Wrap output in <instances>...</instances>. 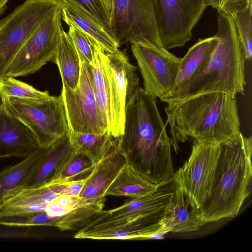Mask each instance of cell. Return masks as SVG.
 <instances>
[{"label": "cell", "instance_id": "13", "mask_svg": "<svg viewBox=\"0 0 252 252\" xmlns=\"http://www.w3.org/2000/svg\"><path fill=\"white\" fill-rule=\"evenodd\" d=\"M63 103L69 135L84 133H105L102 127L88 64L81 63L79 82L74 90L62 84Z\"/></svg>", "mask_w": 252, "mask_h": 252}, {"label": "cell", "instance_id": "17", "mask_svg": "<svg viewBox=\"0 0 252 252\" xmlns=\"http://www.w3.org/2000/svg\"><path fill=\"white\" fill-rule=\"evenodd\" d=\"M218 42L213 36L199 39L181 58L179 70L173 87L167 96L160 99L167 103L184 89L207 66Z\"/></svg>", "mask_w": 252, "mask_h": 252}, {"label": "cell", "instance_id": "33", "mask_svg": "<svg viewBox=\"0 0 252 252\" xmlns=\"http://www.w3.org/2000/svg\"><path fill=\"white\" fill-rule=\"evenodd\" d=\"M86 199L79 196L60 195L46 205L45 211L51 217L62 216L74 210Z\"/></svg>", "mask_w": 252, "mask_h": 252}, {"label": "cell", "instance_id": "27", "mask_svg": "<svg viewBox=\"0 0 252 252\" xmlns=\"http://www.w3.org/2000/svg\"><path fill=\"white\" fill-rule=\"evenodd\" d=\"M69 138L76 151L87 156L94 164L101 158L115 139L106 133H79L69 135Z\"/></svg>", "mask_w": 252, "mask_h": 252}, {"label": "cell", "instance_id": "38", "mask_svg": "<svg viewBox=\"0 0 252 252\" xmlns=\"http://www.w3.org/2000/svg\"><path fill=\"white\" fill-rule=\"evenodd\" d=\"M105 7L110 11L111 8V0H101Z\"/></svg>", "mask_w": 252, "mask_h": 252}, {"label": "cell", "instance_id": "34", "mask_svg": "<svg viewBox=\"0 0 252 252\" xmlns=\"http://www.w3.org/2000/svg\"><path fill=\"white\" fill-rule=\"evenodd\" d=\"M94 15L102 24L106 31L110 34V11L101 0H73Z\"/></svg>", "mask_w": 252, "mask_h": 252}, {"label": "cell", "instance_id": "25", "mask_svg": "<svg viewBox=\"0 0 252 252\" xmlns=\"http://www.w3.org/2000/svg\"><path fill=\"white\" fill-rule=\"evenodd\" d=\"M160 186L149 180L127 162L109 185L105 196L135 198L155 191Z\"/></svg>", "mask_w": 252, "mask_h": 252}, {"label": "cell", "instance_id": "30", "mask_svg": "<svg viewBox=\"0 0 252 252\" xmlns=\"http://www.w3.org/2000/svg\"><path fill=\"white\" fill-rule=\"evenodd\" d=\"M95 165L87 156L76 151L60 175L46 184L78 180V177L81 176L86 177Z\"/></svg>", "mask_w": 252, "mask_h": 252}, {"label": "cell", "instance_id": "31", "mask_svg": "<svg viewBox=\"0 0 252 252\" xmlns=\"http://www.w3.org/2000/svg\"><path fill=\"white\" fill-rule=\"evenodd\" d=\"M68 26L67 33L77 50L81 63L89 64L94 58L96 49L100 46L93 38L77 27L73 25Z\"/></svg>", "mask_w": 252, "mask_h": 252}, {"label": "cell", "instance_id": "3", "mask_svg": "<svg viewBox=\"0 0 252 252\" xmlns=\"http://www.w3.org/2000/svg\"><path fill=\"white\" fill-rule=\"evenodd\" d=\"M211 195L199 211L204 224L237 216L251 192L252 136L221 145Z\"/></svg>", "mask_w": 252, "mask_h": 252}, {"label": "cell", "instance_id": "21", "mask_svg": "<svg viewBox=\"0 0 252 252\" xmlns=\"http://www.w3.org/2000/svg\"><path fill=\"white\" fill-rule=\"evenodd\" d=\"M159 223L166 227L170 232L175 233L195 231L205 224L199 212L191 206L176 182L173 194Z\"/></svg>", "mask_w": 252, "mask_h": 252}, {"label": "cell", "instance_id": "22", "mask_svg": "<svg viewBox=\"0 0 252 252\" xmlns=\"http://www.w3.org/2000/svg\"><path fill=\"white\" fill-rule=\"evenodd\" d=\"M160 218L149 216L115 226L82 227L73 235V237L96 240H145L157 225Z\"/></svg>", "mask_w": 252, "mask_h": 252}, {"label": "cell", "instance_id": "9", "mask_svg": "<svg viewBox=\"0 0 252 252\" xmlns=\"http://www.w3.org/2000/svg\"><path fill=\"white\" fill-rule=\"evenodd\" d=\"M159 37L167 50L184 46L208 6L206 0H153Z\"/></svg>", "mask_w": 252, "mask_h": 252}, {"label": "cell", "instance_id": "1", "mask_svg": "<svg viewBox=\"0 0 252 252\" xmlns=\"http://www.w3.org/2000/svg\"><path fill=\"white\" fill-rule=\"evenodd\" d=\"M118 146L127 162L153 183L173 179L172 145L156 104V98L140 87L126 104Z\"/></svg>", "mask_w": 252, "mask_h": 252}, {"label": "cell", "instance_id": "20", "mask_svg": "<svg viewBox=\"0 0 252 252\" xmlns=\"http://www.w3.org/2000/svg\"><path fill=\"white\" fill-rule=\"evenodd\" d=\"M62 19L73 25L93 38L105 52L118 49V44L100 21L91 12L73 0H60Z\"/></svg>", "mask_w": 252, "mask_h": 252}, {"label": "cell", "instance_id": "16", "mask_svg": "<svg viewBox=\"0 0 252 252\" xmlns=\"http://www.w3.org/2000/svg\"><path fill=\"white\" fill-rule=\"evenodd\" d=\"M31 130L0 104V159L26 158L38 147Z\"/></svg>", "mask_w": 252, "mask_h": 252}, {"label": "cell", "instance_id": "32", "mask_svg": "<svg viewBox=\"0 0 252 252\" xmlns=\"http://www.w3.org/2000/svg\"><path fill=\"white\" fill-rule=\"evenodd\" d=\"M0 225L10 227L53 226V218L44 211L25 215L0 217Z\"/></svg>", "mask_w": 252, "mask_h": 252}, {"label": "cell", "instance_id": "19", "mask_svg": "<svg viewBox=\"0 0 252 252\" xmlns=\"http://www.w3.org/2000/svg\"><path fill=\"white\" fill-rule=\"evenodd\" d=\"M76 152L68 132L49 147L46 154L23 186L35 188L53 181Z\"/></svg>", "mask_w": 252, "mask_h": 252}, {"label": "cell", "instance_id": "28", "mask_svg": "<svg viewBox=\"0 0 252 252\" xmlns=\"http://www.w3.org/2000/svg\"><path fill=\"white\" fill-rule=\"evenodd\" d=\"M246 61L252 56V2L231 16Z\"/></svg>", "mask_w": 252, "mask_h": 252}, {"label": "cell", "instance_id": "5", "mask_svg": "<svg viewBox=\"0 0 252 252\" xmlns=\"http://www.w3.org/2000/svg\"><path fill=\"white\" fill-rule=\"evenodd\" d=\"M1 100L5 110L31 130L40 147L50 146L68 132L61 95L42 98L7 97Z\"/></svg>", "mask_w": 252, "mask_h": 252}, {"label": "cell", "instance_id": "6", "mask_svg": "<svg viewBox=\"0 0 252 252\" xmlns=\"http://www.w3.org/2000/svg\"><path fill=\"white\" fill-rule=\"evenodd\" d=\"M60 0H26L0 21V80L22 47L60 6Z\"/></svg>", "mask_w": 252, "mask_h": 252}, {"label": "cell", "instance_id": "2", "mask_svg": "<svg viewBox=\"0 0 252 252\" xmlns=\"http://www.w3.org/2000/svg\"><path fill=\"white\" fill-rule=\"evenodd\" d=\"M236 96L223 93L199 94L165 108L175 152L189 138L223 145L241 133Z\"/></svg>", "mask_w": 252, "mask_h": 252}, {"label": "cell", "instance_id": "14", "mask_svg": "<svg viewBox=\"0 0 252 252\" xmlns=\"http://www.w3.org/2000/svg\"><path fill=\"white\" fill-rule=\"evenodd\" d=\"M175 186L174 178L160 186L155 191L127 200L116 208L102 210L82 227L112 226L128 223L139 218L161 217L172 196Z\"/></svg>", "mask_w": 252, "mask_h": 252}, {"label": "cell", "instance_id": "10", "mask_svg": "<svg viewBox=\"0 0 252 252\" xmlns=\"http://www.w3.org/2000/svg\"><path fill=\"white\" fill-rule=\"evenodd\" d=\"M101 57L109 91L112 137L117 138L123 133L126 104L140 87L137 67L119 49L112 52L103 51Z\"/></svg>", "mask_w": 252, "mask_h": 252}, {"label": "cell", "instance_id": "12", "mask_svg": "<svg viewBox=\"0 0 252 252\" xmlns=\"http://www.w3.org/2000/svg\"><path fill=\"white\" fill-rule=\"evenodd\" d=\"M131 50L143 78L144 90L156 98L167 96L177 75L181 58L165 47L131 44Z\"/></svg>", "mask_w": 252, "mask_h": 252}, {"label": "cell", "instance_id": "11", "mask_svg": "<svg viewBox=\"0 0 252 252\" xmlns=\"http://www.w3.org/2000/svg\"><path fill=\"white\" fill-rule=\"evenodd\" d=\"M61 19L60 3L20 49L9 67L6 77L14 78L32 74L52 61L62 27Z\"/></svg>", "mask_w": 252, "mask_h": 252}, {"label": "cell", "instance_id": "35", "mask_svg": "<svg viewBox=\"0 0 252 252\" xmlns=\"http://www.w3.org/2000/svg\"><path fill=\"white\" fill-rule=\"evenodd\" d=\"M208 6L216 9L218 13L232 16L243 9L252 0H206Z\"/></svg>", "mask_w": 252, "mask_h": 252}, {"label": "cell", "instance_id": "15", "mask_svg": "<svg viewBox=\"0 0 252 252\" xmlns=\"http://www.w3.org/2000/svg\"><path fill=\"white\" fill-rule=\"evenodd\" d=\"M127 163L118 146V138L95 164L79 196L87 199L106 197L107 188Z\"/></svg>", "mask_w": 252, "mask_h": 252}, {"label": "cell", "instance_id": "36", "mask_svg": "<svg viewBox=\"0 0 252 252\" xmlns=\"http://www.w3.org/2000/svg\"><path fill=\"white\" fill-rule=\"evenodd\" d=\"M87 176L88 175L81 179L70 181L66 195L79 196L87 180Z\"/></svg>", "mask_w": 252, "mask_h": 252}, {"label": "cell", "instance_id": "23", "mask_svg": "<svg viewBox=\"0 0 252 252\" xmlns=\"http://www.w3.org/2000/svg\"><path fill=\"white\" fill-rule=\"evenodd\" d=\"M103 51L99 47L96 49L93 60L88 64V70L102 127L112 137L113 121L109 88L101 57Z\"/></svg>", "mask_w": 252, "mask_h": 252}, {"label": "cell", "instance_id": "7", "mask_svg": "<svg viewBox=\"0 0 252 252\" xmlns=\"http://www.w3.org/2000/svg\"><path fill=\"white\" fill-rule=\"evenodd\" d=\"M110 34L119 46L127 43L164 47L153 0H111Z\"/></svg>", "mask_w": 252, "mask_h": 252}, {"label": "cell", "instance_id": "18", "mask_svg": "<svg viewBox=\"0 0 252 252\" xmlns=\"http://www.w3.org/2000/svg\"><path fill=\"white\" fill-rule=\"evenodd\" d=\"M59 195L46 186L19 187L7 194L0 203V217L44 211L46 205Z\"/></svg>", "mask_w": 252, "mask_h": 252}, {"label": "cell", "instance_id": "24", "mask_svg": "<svg viewBox=\"0 0 252 252\" xmlns=\"http://www.w3.org/2000/svg\"><path fill=\"white\" fill-rule=\"evenodd\" d=\"M57 65L62 84L74 90L79 82L81 63L67 32L62 27L57 47L52 60Z\"/></svg>", "mask_w": 252, "mask_h": 252}, {"label": "cell", "instance_id": "4", "mask_svg": "<svg viewBox=\"0 0 252 252\" xmlns=\"http://www.w3.org/2000/svg\"><path fill=\"white\" fill-rule=\"evenodd\" d=\"M217 22L218 42L207 66L168 105L209 93L244 94L246 60L232 18L218 13Z\"/></svg>", "mask_w": 252, "mask_h": 252}, {"label": "cell", "instance_id": "8", "mask_svg": "<svg viewBox=\"0 0 252 252\" xmlns=\"http://www.w3.org/2000/svg\"><path fill=\"white\" fill-rule=\"evenodd\" d=\"M220 150V145L193 140L188 159L174 172L176 183L199 212L210 197Z\"/></svg>", "mask_w": 252, "mask_h": 252}, {"label": "cell", "instance_id": "37", "mask_svg": "<svg viewBox=\"0 0 252 252\" xmlns=\"http://www.w3.org/2000/svg\"><path fill=\"white\" fill-rule=\"evenodd\" d=\"M8 0H0V14L4 10Z\"/></svg>", "mask_w": 252, "mask_h": 252}, {"label": "cell", "instance_id": "26", "mask_svg": "<svg viewBox=\"0 0 252 252\" xmlns=\"http://www.w3.org/2000/svg\"><path fill=\"white\" fill-rule=\"evenodd\" d=\"M48 148L38 147L20 162L0 171V203L9 192L24 185L46 154Z\"/></svg>", "mask_w": 252, "mask_h": 252}, {"label": "cell", "instance_id": "29", "mask_svg": "<svg viewBox=\"0 0 252 252\" xmlns=\"http://www.w3.org/2000/svg\"><path fill=\"white\" fill-rule=\"evenodd\" d=\"M50 95L47 91H39L33 86L11 77L0 80V98L7 97L17 98H42Z\"/></svg>", "mask_w": 252, "mask_h": 252}]
</instances>
